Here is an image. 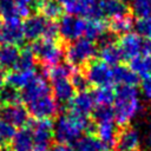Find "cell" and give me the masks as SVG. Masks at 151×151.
I'll return each mask as SVG.
<instances>
[{"instance_id":"cell-1","label":"cell","mask_w":151,"mask_h":151,"mask_svg":"<svg viewBox=\"0 0 151 151\" xmlns=\"http://www.w3.org/2000/svg\"><path fill=\"white\" fill-rule=\"evenodd\" d=\"M113 114L116 124L127 125L143 110L139 91L136 86H120L114 93Z\"/></svg>"},{"instance_id":"cell-2","label":"cell","mask_w":151,"mask_h":151,"mask_svg":"<svg viewBox=\"0 0 151 151\" xmlns=\"http://www.w3.org/2000/svg\"><path fill=\"white\" fill-rule=\"evenodd\" d=\"M91 129V123L87 117L74 112L60 114L53 124V137L58 143L71 144L76 143L84 131Z\"/></svg>"},{"instance_id":"cell-3","label":"cell","mask_w":151,"mask_h":151,"mask_svg":"<svg viewBox=\"0 0 151 151\" xmlns=\"http://www.w3.org/2000/svg\"><path fill=\"white\" fill-rule=\"evenodd\" d=\"M31 48L35 55V59H39L42 64L50 67L59 64L64 57V50L55 41V39L40 38L32 44Z\"/></svg>"},{"instance_id":"cell-4","label":"cell","mask_w":151,"mask_h":151,"mask_svg":"<svg viewBox=\"0 0 151 151\" xmlns=\"http://www.w3.org/2000/svg\"><path fill=\"white\" fill-rule=\"evenodd\" d=\"M97 54V47L93 41L86 38H79L72 41L66 50V57L71 65L81 66L88 63Z\"/></svg>"},{"instance_id":"cell-5","label":"cell","mask_w":151,"mask_h":151,"mask_svg":"<svg viewBox=\"0 0 151 151\" xmlns=\"http://www.w3.org/2000/svg\"><path fill=\"white\" fill-rule=\"evenodd\" d=\"M119 48L126 59L151 54V40L144 39L137 33H126L119 40Z\"/></svg>"},{"instance_id":"cell-6","label":"cell","mask_w":151,"mask_h":151,"mask_svg":"<svg viewBox=\"0 0 151 151\" xmlns=\"http://www.w3.org/2000/svg\"><path fill=\"white\" fill-rule=\"evenodd\" d=\"M33 134V151H50L53 138V123L50 119H37L31 124Z\"/></svg>"},{"instance_id":"cell-7","label":"cell","mask_w":151,"mask_h":151,"mask_svg":"<svg viewBox=\"0 0 151 151\" xmlns=\"http://www.w3.org/2000/svg\"><path fill=\"white\" fill-rule=\"evenodd\" d=\"M86 21L79 17L76 15H64L60 18V21L58 24V32L61 35V38L66 41H74L85 32Z\"/></svg>"},{"instance_id":"cell-8","label":"cell","mask_w":151,"mask_h":151,"mask_svg":"<svg viewBox=\"0 0 151 151\" xmlns=\"http://www.w3.org/2000/svg\"><path fill=\"white\" fill-rule=\"evenodd\" d=\"M90 84L101 87V86H110L112 80V70L109 65L100 60H94L87 64L86 73H85Z\"/></svg>"},{"instance_id":"cell-9","label":"cell","mask_w":151,"mask_h":151,"mask_svg":"<svg viewBox=\"0 0 151 151\" xmlns=\"http://www.w3.org/2000/svg\"><path fill=\"white\" fill-rule=\"evenodd\" d=\"M58 110L59 105L51 94L40 97L27 104V111L37 119H50L57 114Z\"/></svg>"},{"instance_id":"cell-10","label":"cell","mask_w":151,"mask_h":151,"mask_svg":"<svg viewBox=\"0 0 151 151\" xmlns=\"http://www.w3.org/2000/svg\"><path fill=\"white\" fill-rule=\"evenodd\" d=\"M50 92H51V87L48 85L46 77H44L42 74H37L35 78L26 87L22 88L20 93V99L26 104H29L31 101L40 97L50 94Z\"/></svg>"},{"instance_id":"cell-11","label":"cell","mask_w":151,"mask_h":151,"mask_svg":"<svg viewBox=\"0 0 151 151\" xmlns=\"http://www.w3.org/2000/svg\"><path fill=\"white\" fill-rule=\"evenodd\" d=\"M24 39L22 22L19 17L6 18L2 21V37L1 44L17 45L20 44Z\"/></svg>"},{"instance_id":"cell-12","label":"cell","mask_w":151,"mask_h":151,"mask_svg":"<svg viewBox=\"0 0 151 151\" xmlns=\"http://www.w3.org/2000/svg\"><path fill=\"white\" fill-rule=\"evenodd\" d=\"M142 142V136L138 129L133 126H126L117 137L116 150L117 151H138Z\"/></svg>"},{"instance_id":"cell-13","label":"cell","mask_w":151,"mask_h":151,"mask_svg":"<svg viewBox=\"0 0 151 151\" xmlns=\"http://www.w3.org/2000/svg\"><path fill=\"white\" fill-rule=\"evenodd\" d=\"M48 20L40 14H33L28 17L22 24L24 38L31 41H35L44 37Z\"/></svg>"},{"instance_id":"cell-14","label":"cell","mask_w":151,"mask_h":151,"mask_svg":"<svg viewBox=\"0 0 151 151\" xmlns=\"http://www.w3.org/2000/svg\"><path fill=\"white\" fill-rule=\"evenodd\" d=\"M0 118L13 127H20L28 122V111L20 104L4 105L0 109Z\"/></svg>"},{"instance_id":"cell-15","label":"cell","mask_w":151,"mask_h":151,"mask_svg":"<svg viewBox=\"0 0 151 151\" xmlns=\"http://www.w3.org/2000/svg\"><path fill=\"white\" fill-rule=\"evenodd\" d=\"M94 104L96 103L92 93L87 91H83L72 98V100L70 101V107H71V112L87 117L91 112H93Z\"/></svg>"},{"instance_id":"cell-16","label":"cell","mask_w":151,"mask_h":151,"mask_svg":"<svg viewBox=\"0 0 151 151\" xmlns=\"http://www.w3.org/2000/svg\"><path fill=\"white\" fill-rule=\"evenodd\" d=\"M96 133L98 136V139L106 146L107 150H110L114 147L119 132L114 120H111V122L98 123L96 125Z\"/></svg>"},{"instance_id":"cell-17","label":"cell","mask_w":151,"mask_h":151,"mask_svg":"<svg viewBox=\"0 0 151 151\" xmlns=\"http://www.w3.org/2000/svg\"><path fill=\"white\" fill-rule=\"evenodd\" d=\"M99 13L103 17L116 19L127 14V7L120 0H99L97 4Z\"/></svg>"},{"instance_id":"cell-18","label":"cell","mask_w":151,"mask_h":151,"mask_svg":"<svg viewBox=\"0 0 151 151\" xmlns=\"http://www.w3.org/2000/svg\"><path fill=\"white\" fill-rule=\"evenodd\" d=\"M53 96L57 103H70L74 97V87L68 79H55L52 80Z\"/></svg>"},{"instance_id":"cell-19","label":"cell","mask_w":151,"mask_h":151,"mask_svg":"<svg viewBox=\"0 0 151 151\" xmlns=\"http://www.w3.org/2000/svg\"><path fill=\"white\" fill-rule=\"evenodd\" d=\"M112 80L120 86H136L139 81V77L131 70V67L117 65L112 68Z\"/></svg>"},{"instance_id":"cell-20","label":"cell","mask_w":151,"mask_h":151,"mask_svg":"<svg viewBox=\"0 0 151 151\" xmlns=\"http://www.w3.org/2000/svg\"><path fill=\"white\" fill-rule=\"evenodd\" d=\"M34 142L31 129H21L11 140V151H33Z\"/></svg>"},{"instance_id":"cell-21","label":"cell","mask_w":151,"mask_h":151,"mask_svg":"<svg viewBox=\"0 0 151 151\" xmlns=\"http://www.w3.org/2000/svg\"><path fill=\"white\" fill-rule=\"evenodd\" d=\"M35 76L37 73L34 70H14L6 77V80L7 85L18 90L26 87L35 78Z\"/></svg>"},{"instance_id":"cell-22","label":"cell","mask_w":151,"mask_h":151,"mask_svg":"<svg viewBox=\"0 0 151 151\" xmlns=\"http://www.w3.org/2000/svg\"><path fill=\"white\" fill-rule=\"evenodd\" d=\"M99 58H100V61L105 63L109 66H117L124 59L119 46H117L116 44H109V45L100 46Z\"/></svg>"},{"instance_id":"cell-23","label":"cell","mask_w":151,"mask_h":151,"mask_svg":"<svg viewBox=\"0 0 151 151\" xmlns=\"http://www.w3.org/2000/svg\"><path fill=\"white\" fill-rule=\"evenodd\" d=\"M19 54H20V52H19L17 45L2 44L0 46V67L2 70H8L12 67H15Z\"/></svg>"},{"instance_id":"cell-24","label":"cell","mask_w":151,"mask_h":151,"mask_svg":"<svg viewBox=\"0 0 151 151\" xmlns=\"http://www.w3.org/2000/svg\"><path fill=\"white\" fill-rule=\"evenodd\" d=\"M76 151H107L106 146L93 134L81 136L74 143Z\"/></svg>"},{"instance_id":"cell-25","label":"cell","mask_w":151,"mask_h":151,"mask_svg":"<svg viewBox=\"0 0 151 151\" xmlns=\"http://www.w3.org/2000/svg\"><path fill=\"white\" fill-rule=\"evenodd\" d=\"M105 32H107V25L101 19H90V21H86L85 32L84 35L86 39L94 41L98 40Z\"/></svg>"},{"instance_id":"cell-26","label":"cell","mask_w":151,"mask_h":151,"mask_svg":"<svg viewBox=\"0 0 151 151\" xmlns=\"http://www.w3.org/2000/svg\"><path fill=\"white\" fill-rule=\"evenodd\" d=\"M131 70L143 79L151 77V54L150 55H139L131 59Z\"/></svg>"},{"instance_id":"cell-27","label":"cell","mask_w":151,"mask_h":151,"mask_svg":"<svg viewBox=\"0 0 151 151\" xmlns=\"http://www.w3.org/2000/svg\"><path fill=\"white\" fill-rule=\"evenodd\" d=\"M74 72L76 68L70 63H59L48 68V77L51 81L55 79H68V77H71Z\"/></svg>"},{"instance_id":"cell-28","label":"cell","mask_w":151,"mask_h":151,"mask_svg":"<svg viewBox=\"0 0 151 151\" xmlns=\"http://www.w3.org/2000/svg\"><path fill=\"white\" fill-rule=\"evenodd\" d=\"M133 24H134V21L132 20V18L129 14H125L119 18L112 19L110 31L112 33H114L116 35H118V34L124 35L126 33H130V31L133 28Z\"/></svg>"},{"instance_id":"cell-29","label":"cell","mask_w":151,"mask_h":151,"mask_svg":"<svg viewBox=\"0 0 151 151\" xmlns=\"http://www.w3.org/2000/svg\"><path fill=\"white\" fill-rule=\"evenodd\" d=\"M41 9V15L44 18H46L47 20L50 21H53L58 18H61V14H63V7L57 1V0H48L46 2H44L40 7Z\"/></svg>"},{"instance_id":"cell-30","label":"cell","mask_w":151,"mask_h":151,"mask_svg":"<svg viewBox=\"0 0 151 151\" xmlns=\"http://www.w3.org/2000/svg\"><path fill=\"white\" fill-rule=\"evenodd\" d=\"M15 14L19 18H28L37 9V0H13Z\"/></svg>"},{"instance_id":"cell-31","label":"cell","mask_w":151,"mask_h":151,"mask_svg":"<svg viewBox=\"0 0 151 151\" xmlns=\"http://www.w3.org/2000/svg\"><path fill=\"white\" fill-rule=\"evenodd\" d=\"M94 103L98 105H107L110 106L114 100V91L111 86H101L97 87L92 93Z\"/></svg>"},{"instance_id":"cell-32","label":"cell","mask_w":151,"mask_h":151,"mask_svg":"<svg viewBox=\"0 0 151 151\" xmlns=\"http://www.w3.org/2000/svg\"><path fill=\"white\" fill-rule=\"evenodd\" d=\"M35 63V55L31 47H25L18 58L15 70H33Z\"/></svg>"},{"instance_id":"cell-33","label":"cell","mask_w":151,"mask_h":151,"mask_svg":"<svg viewBox=\"0 0 151 151\" xmlns=\"http://www.w3.org/2000/svg\"><path fill=\"white\" fill-rule=\"evenodd\" d=\"M19 100H20V93L18 92L17 88L9 85H4L0 88V104H2V106L18 104Z\"/></svg>"},{"instance_id":"cell-34","label":"cell","mask_w":151,"mask_h":151,"mask_svg":"<svg viewBox=\"0 0 151 151\" xmlns=\"http://www.w3.org/2000/svg\"><path fill=\"white\" fill-rule=\"evenodd\" d=\"M132 12L138 19L151 17V0H132Z\"/></svg>"},{"instance_id":"cell-35","label":"cell","mask_w":151,"mask_h":151,"mask_svg":"<svg viewBox=\"0 0 151 151\" xmlns=\"http://www.w3.org/2000/svg\"><path fill=\"white\" fill-rule=\"evenodd\" d=\"M94 122L98 123H104V122H111L114 120V114H113V109L107 105H98L93 112H92Z\"/></svg>"},{"instance_id":"cell-36","label":"cell","mask_w":151,"mask_h":151,"mask_svg":"<svg viewBox=\"0 0 151 151\" xmlns=\"http://www.w3.org/2000/svg\"><path fill=\"white\" fill-rule=\"evenodd\" d=\"M63 9H65L70 15H86V11L84 8V6L80 4L79 0H57Z\"/></svg>"},{"instance_id":"cell-37","label":"cell","mask_w":151,"mask_h":151,"mask_svg":"<svg viewBox=\"0 0 151 151\" xmlns=\"http://www.w3.org/2000/svg\"><path fill=\"white\" fill-rule=\"evenodd\" d=\"M133 27L138 35L144 39L151 40V17L149 18H140L134 21Z\"/></svg>"},{"instance_id":"cell-38","label":"cell","mask_w":151,"mask_h":151,"mask_svg":"<svg viewBox=\"0 0 151 151\" xmlns=\"http://www.w3.org/2000/svg\"><path fill=\"white\" fill-rule=\"evenodd\" d=\"M14 133H15V129L11 124H8L7 122L0 118V149L12 140Z\"/></svg>"},{"instance_id":"cell-39","label":"cell","mask_w":151,"mask_h":151,"mask_svg":"<svg viewBox=\"0 0 151 151\" xmlns=\"http://www.w3.org/2000/svg\"><path fill=\"white\" fill-rule=\"evenodd\" d=\"M71 83H72L74 90H78L79 92L86 91V88L90 85L86 76L84 73H80V72H77V71L71 76Z\"/></svg>"},{"instance_id":"cell-40","label":"cell","mask_w":151,"mask_h":151,"mask_svg":"<svg viewBox=\"0 0 151 151\" xmlns=\"http://www.w3.org/2000/svg\"><path fill=\"white\" fill-rule=\"evenodd\" d=\"M58 34H59V32H58V24H55L54 21H50L48 20V24H47V27H46V31H45V34H44L42 38L55 39Z\"/></svg>"},{"instance_id":"cell-41","label":"cell","mask_w":151,"mask_h":151,"mask_svg":"<svg viewBox=\"0 0 151 151\" xmlns=\"http://www.w3.org/2000/svg\"><path fill=\"white\" fill-rule=\"evenodd\" d=\"M140 92L145 99L151 100V77L143 79L140 84Z\"/></svg>"},{"instance_id":"cell-42","label":"cell","mask_w":151,"mask_h":151,"mask_svg":"<svg viewBox=\"0 0 151 151\" xmlns=\"http://www.w3.org/2000/svg\"><path fill=\"white\" fill-rule=\"evenodd\" d=\"M50 151H76L74 147H72L70 144H64V143H58L51 146Z\"/></svg>"},{"instance_id":"cell-43","label":"cell","mask_w":151,"mask_h":151,"mask_svg":"<svg viewBox=\"0 0 151 151\" xmlns=\"http://www.w3.org/2000/svg\"><path fill=\"white\" fill-rule=\"evenodd\" d=\"M145 145H146L147 150L151 151V122L149 123V125L146 127V132H145Z\"/></svg>"},{"instance_id":"cell-44","label":"cell","mask_w":151,"mask_h":151,"mask_svg":"<svg viewBox=\"0 0 151 151\" xmlns=\"http://www.w3.org/2000/svg\"><path fill=\"white\" fill-rule=\"evenodd\" d=\"M4 80H5V76H4V71L0 67V88L4 86Z\"/></svg>"},{"instance_id":"cell-45","label":"cell","mask_w":151,"mask_h":151,"mask_svg":"<svg viewBox=\"0 0 151 151\" xmlns=\"http://www.w3.org/2000/svg\"><path fill=\"white\" fill-rule=\"evenodd\" d=\"M1 37H2V21L0 20V44H1Z\"/></svg>"},{"instance_id":"cell-46","label":"cell","mask_w":151,"mask_h":151,"mask_svg":"<svg viewBox=\"0 0 151 151\" xmlns=\"http://www.w3.org/2000/svg\"><path fill=\"white\" fill-rule=\"evenodd\" d=\"M120 1H122L123 4H125V5H126V4H131V2H132V0H120Z\"/></svg>"},{"instance_id":"cell-47","label":"cell","mask_w":151,"mask_h":151,"mask_svg":"<svg viewBox=\"0 0 151 151\" xmlns=\"http://www.w3.org/2000/svg\"><path fill=\"white\" fill-rule=\"evenodd\" d=\"M0 151H11V150H7V149H5V147H1Z\"/></svg>"},{"instance_id":"cell-48","label":"cell","mask_w":151,"mask_h":151,"mask_svg":"<svg viewBox=\"0 0 151 151\" xmlns=\"http://www.w3.org/2000/svg\"><path fill=\"white\" fill-rule=\"evenodd\" d=\"M37 1H39V2H46V1H48V0H37Z\"/></svg>"}]
</instances>
